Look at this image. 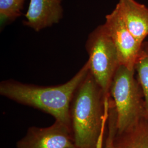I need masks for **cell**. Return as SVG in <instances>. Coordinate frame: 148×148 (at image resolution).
I'll return each mask as SVG.
<instances>
[{
  "instance_id": "1",
  "label": "cell",
  "mask_w": 148,
  "mask_h": 148,
  "mask_svg": "<svg viewBox=\"0 0 148 148\" xmlns=\"http://www.w3.org/2000/svg\"><path fill=\"white\" fill-rule=\"evenodd\" d=\"M109 98L89 70L75 92L70 104L71 128L76 147L96 148L99 138H103Z\"/></svg>"
},
{
  "instance_id": "2",
  "label": "cell",
  "mask_w": 148,
  "mask_h": 148,
  "mask_svg": "<svg viewBox=\"0 0 148 148\" xmlns=\"http://www.w3.org/2000/svg\"><path fill=\"white\" fill-rule=\"evenodd\" d=\"M89 70L88 60L69 81L55 86L27 84L13 79L3 81L0 84V94L18 103L43 111L54 117L56 121L71 127V102L75 92Z\"/></svg>"
},
{
  "instance_id": "3",
  "label": "cell",
  "mask_w": 148,
  "mask_h": 148,
  "mask_svg": "<svg viewBox=\"0 0 148 148\" xmlns=\"http://www.w3.org/2000/svg\"><path fill=\"white\" fill-rule=\"evenodd\" d=\"M134 71L120 65L110 85L109 95L115 109L117 132L119 134L132 126L142 110L140 92L134 77Z\"/></svg>"
},
{
  "instance_id": "4",
  "label": "cell",
  "mask_w": 148,
  "mask_h": 148,
  "mask_svg": "<svg viewBox=\"0 0 148 148\" xmlns=\"http://www.w3.org/2000/svg\"><path fill=\"white\" fill-rule=\"evenodd\" d=\"M90 72L106 96L109 95L111 80L120 65L116 48L104 24L92 32L86 43Z\"/></svg>"
},
{
  "instance_id": "5",
  "label": "cell",
  "mask_w": 148,
  "mask_h": 148,
  "mask_svg": "<svg viewBox=\"0 0 148 148\" xmlns=\"http://www.w3.org/2000/svg\"><path fill=\"white\" fill-rule=\"evenodd\" d=\"M71 127L56 121L46 128L32 127L16 143V148H69L75 146Z\"/></svg>"
},
{
  "instance_id": "6",
  "label": "cell",
  "mask_w": 148,
  "mask_h": 148,
  "mask_svg": "<svg viewBox=\"0 0 148 148\" xmlns=\"http://www.w3.org/2000/svg\"><path fill=\"white\" fill-rule=\"evenodd\" d=\"M106 30L116 48L120 65L134 70V64L141 45L127 29L116 8L106 16Z\"/></svg>"
},
{
  "instance_id": "7",
  "label": "cell",
  "mask_w": 148,
  "mask_h": 148,
  "mask_svg": "<svg viewBox=\"0 0 148 148\" xmlns=\"http://www.w3.org/2000/svg\"><path fill=\"white\" fill-rule=\"evenodd\" d=\"M63 16L62 0H30L24 23L40 32L58 23Z\"/></svg>"
},
{
  "instance_id": "8",
  "label": "cell",
  "mask_w": 148,
  "mask_h": 148,
  "mask_svg": "<svg viewBox=\"0 0 148 148\" xmlns=\"http://www.w3.org/2000/svg\"><path fill=\"white\" fill-rule=\"evenodd\" d=\"M115 8L127 29L142 45L148 36V8L136 0H119Z\"/></svg>"
},
{
  "instance_id": "9",
  "label": "cell",
  "mask_w": 148,
  "mask_h": 148,
  "mask_svg": "<svg viewBox=\"0 0 148 148\" xmlns=\"http://www.w3.org/2000/svg\"><path fill=\"white\" fill-rule=\"evenodd\" d=\"M144 97L145 107L148 114V41L142 43L134 64Z\"/></svg>"
},
{
  "instance_id": "10",
  "label": "cell",
  "mask_w": 148,
  "mask_h": 148,
  "mask_svg": "<svg viewBox=\"0 0 148 148\" xmlns=\"http://www.w3.org/2000/svg\"><path fill=\"white\" fill-rule=\"evenodd\" d=\"M25 0H0L1 24L14 21L21 16Z\"/></svg>"
},
{
  "instance_id": "11",
  "label": "cell",
  "mask_w": 148,
  "mask_h": 148,
  "mask_svg": "<svg viewBox=\"0 0 148 148\" xmlns=\"http://www.w3.org/2000/svg\"><path fill=\"white\" fill-rule=\"evenodd\" d=\"M114 148H148V130L133 134L117 144L114 142Z\"/></svg>"
},
{
  "instance_id": "12",
  "label": "cell",
  "mask_w": 148,
  "mask_h": 148,
  "mask_svg": "<svg viewBox=\"0 0 148 148\" xmlns=\"http://www.w3.org/2000/svg\"><path fill=\"white\" fill-rule=\"evenodd\" d=\"M109 113L110 115L109 134L106 142L105 148H114L115 136L117 132L116 114L114 108H110Z\"/></svg>"
},
{
  "instance_id": "13",
  "label": "cell",
  "mask_w": 148,
  "mask_h": 148,
  "mask_svg": "<svg viewBox=\"0 0 148 148\" xmlns=\"http://www.w3.org/2000/svg\"><path fill=\"white\" fill-rule=\"evenodd\" d=\"M78 148V147H76L75 145V146H74V147H71V148Z\"/></svg>"
}]
</instances>
